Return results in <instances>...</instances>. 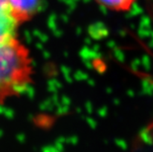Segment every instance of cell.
<instances>
[{
  "mask_svg": "<svg viewBox=\"0 0 153 152\" xmlns=\"http://www.w3.org/2000/svg\"><path fill=\"white\" fill-rule=\"evenodd\" d=\"M22 25L8 0H0V40L17 38Z\"/></svg>",
  "mask_w": 153,
  "mask_h": 152,
  "instance_id": "obj_2",
  "label": "cell"
},
{
  "mask_svg": "<svg viewBox=\"0 0 153 152\" xmlns=\"http://www.w3.org/2000/svg\"><path fill=\"white\" fill-rule=\"evenodd\" d=\"M34 60L18 38L0 40V105L24 93L33 82Z\"/></svg>",
  "mask_w": 153,
  "mask_h": 152,
  "instance_id": "obj_1",
  "label": "cell"
},
{
  "mask_svg": "<svg viewBox=\"0 0 153 152\" xmlns=\"http://www.w3.org/2000/svg\"><path fill=\"white\" fill-rule=\"evenodd\" d=\"M21 24L29 22L37 14L40 0H8Z\"/></svg>",
  "mask_w": 153,
  "mask_h": 152,
  "instance_id": "obj_3",
  "label": "cell"
},
{
  "mask_svg": "<svg viewBox=\"0 0 153 152\" xmlns=\"http://www.w3.org/2000/svg\"><path fill=\"white\" fill-rule=\"evenodd\" d=\"M97 4L114 12H128L136 0H94Z\"/></svg>",
  "mask_w": 153,
  "mask_h": 152,
  "instance_id": "obj_4",
  "label": "cell"
}]
</instances>
